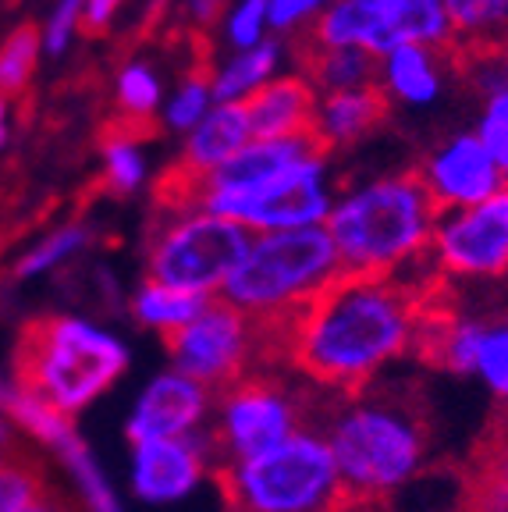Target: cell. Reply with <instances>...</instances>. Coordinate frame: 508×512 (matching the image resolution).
<instances>
[{
    "mask_svg": "<svg viewBox=\"0 0 508 512\" xmlns=\"http://www.w3.org/2000/svg\"><path fill=\"white\" fill-rule=\"evenodd\" d=\"M427 313V296L405 281L342 274L270 338L313 388L345 395L370 388L384 370L420 349Z\"/></svg>",
    "mask_w": 508,
    "mask_h": 512,
    "instance_id": "obj_1",
    "label": "cell"
},
{
    "mask_svg": "<svg viewBox=\"0 0 508 512\" xmlns=\"http://www.w3.org/2000/svg\"><path fill=\"white\" fill-rule=\"evenodd\" d=\"M437 207L416 171H377L338 185L324 228L345 274H384L427 296ZM437 274V271H434Z\"/></svg>",
    "mask_w": 508,
    "mask_h": 512,
    "instance_id": "obj_2",
    "label": "cell"
},
{
    "mask_svg": "<svg viewBox=\"0 0 508 512\" xmlns=\"http://www.w3.org/2000/svg\"><path fill=\"white\" fill-rule=\"evenodd\" d=\"M349 509L381 505L420 480L430 459L420 409L395 392L359 388L331 402L320 420Z\"/></svg>",
    "mask_w": 508,
    "mask_h": 512,
    "instance_id": "obj_3",
    "label": "cell"
},
{
    "mask_svg": "<svg viewBox=\"0 0 508 512\" xmlns=\"http://www.w3.org/2000/svg\"><path fill=\"white\" fill-rule=\"evenodd\" d=\"M128 367L132 349L114 328L82 313H54L25 335L15 384L75 420L114 392Z\"/></svg>",
    "mask_w": 508,
    "mask_h": 512,
    "instance_id": "obj_4",
    "label": "cell"
},
{
    "mask_svg": "<svg viewBox=\"0 0 508 512\" xmlns=\"http://www.w3.org/2000/svg\"><path fill=\"white\" fill-rule=\"evenodd\" d=\"M342 274V260L324 224L256 232L249 235L246 253L239 256L221 296L260 328L278 331Z\"/></svg>",
    "mask_w": 508,
    "mask_h": 512,
    "instance_id": "obj_5",
    "label": "cell"
},
{
    "mask_svg": "<svg viewBox=\"0 0 508 512\" xmlns=\"http://www.w3.org/2000/svg\"><path fill=\"white\" fill-rule=\"evenodd\" d=\"M235 512H345L342 477L320 427H299L256 456L217 466Z\"/></svg>",
    "mask_w": 508,
    "mask_h": 512,
    "instance_id": "obj_6",
    "label": "cell"
},
{
    "mask_svg": "<svg viewBox=\"0 0 508 512\" xmlns=\"http://www.w3.org/2000/svg\"><path fill=\"white\" fill-rule=\"evenodd\" d=\"M246 242L249 232L242 224L189 200H167L146 239V278L214 299L246 253Z\"/></svg>",
    "mask_w": 508,
    "mask_h": 512,
    "instance_id": "obj_7",
    "label": "cell"
},
{
    "mask_svg": "<svg viewBox=\"0 0 508 512\" xmlns=\"http://www.w3.org/2000/svg\"><path fill=\"white\" fill-rule=\"evenodd\" d=\"M299 427H310V402L306 392L274 374H246L221 388L210 416V441H214L217 466L256 456L278 445Z\"/></svg>",
    "mask_w": 508,
    "mask_h": 512,
    "instance_id": "obj_8",
    "label": "cell"
},
{
    "mask_svg": "<svg viewBox=\"0 0 508 512\" xmlns=\"http://www.w3.org/2000/svg\"><path fill=\"white\" fill-rule=\"evenodd\" d=\"M164 342L171 367L221 392L231 381L253 374L256 356L267 345H274V338L239 306H231L224 296H214L199 306V313L185 328H178Z\"/></svg>",
    "mask_w": 508,
    "mask_h": 512,
    "instance_id": "obj_9",
    "label": "cell"
},
{
    "mask_svg": "<svg viewBox=\"0 0 508 512\" xmlns=\"http://www.w3.org/2000/svg\"><path fill=\"white\" fill-rule=\"evenodd\" d=\"M430 264L448 281L508 278V182L480 203L437 210Z\"/></svg>",
    "mask_w": 508,
    "mask_h": 512,
    "instance_id": "obj_10",
    "label": "cell"
},
{
    "mask_svg": "<svg viewBox=\"0 0 508 512\" xmlns=\"http://www.w3.org/2000/svg\"><path fill=\"white\" fill-rule=\"evenodd\" d=\"M420 352L455 377H473L491 399L508 406V317L427 313Z\"/></svg>",
    "mask_w": 508,
    "mask_h": 512,
    "instance_id": "obj_11",
    "label": "cell"
},
{
    "mask_svg": "<svg viewBox=\"0 0 508 512\" xmlns=\"http://www.w3.org/2000/svg\"><path fill=\"white\" fill-rule=\"evenodd\" d=\"M217 473V452L207 434L153 438L128 445V495L143 505H175L196 495Z\"/></svg>",
    "mask_w": 508,
    "mask_h": 512,
    "instance_id": "obj_12",
    "label": "cell"
},
{
    "mask_svg": "<svg viewBox=\"0 0 508 512\" xmlns=\"http://www.w3.org/2000/svg\"><path fill=\"white\" fill-rule=\"evenodd\" d=\"M217 392L196 377L182 374L167 363L164 370L150 374L139 392L132 395V406L125 413V438L153 441V438H189V434H207L210 416H214Z\"/></svg>",
    "mask_w": 508,
    "mask_h": 512,
    "instance_id": "obj_13",
    "label": "cell"
},
{
    "mask_svg": "<svg viewBox=\"0 0 508 512\" xmlns=\"http://www.w3.org/2000/svg\"><path fill=\"white\" fill-rule=\"evenodd\" d=\"M413 171L420 175L423 189H427L437 210L480 203L508 182L505 171L498 168V160L487 153V146L480 143L473 128L469 132H452L441 143H434L423 153L420 168Z\"/></svg>",
    "mask_w": 508,
    "mask_h": 512,
    "instance_id": "obj_14",
    "label": "cell"
},
{
    "mask_svg": "<svg viewBox=\"0 0 508 512\" xmlns=\"http://www.w3.org/2000/svg\"><path fill=\"white\" fill-rule=\"evenodd\" d=\"M374 86L381 89L384 104L398 111H427L441 104L452 86V61L448 50L423 47V43H398L377 57Z\"/></svg>",
    "mask_w": 508,
    "mask_h": 512,
    "instance_id": "obj_15",
    "label": "cell"
},
{
    "mask_svg": "<svg viewBox=\"0 0 508 512\" xmlns=\"http://www.w3.org/2000/svg\"><path fill=\"white\" fill-rule=\"evenodd\" d=\"M388 118V104L377 86H359V89H334V93H320L317 107H313V125L310 136L324 153H342L370 139Z\"/></svg>",
    "mask_w": 508,
    "mask_h": 512,
    "instance_id": "obj_16",
    "label": "cell"
},
{
    "mask_svg": "<svg viewBox=\"0 0 508 512\" xmlns=\"http://www.w3.org/2000/svg\"><path fill=\"white\" fill-rule=\"evenodd\" d=\"M253 125H249L246 104H221L217 100L207 111V118L199 121L192 132L182 136V150H178V168L171 182H192L221 164H228L246 143H253Z\"/></svg>",
    "mask_w": 508,
    "mask_h": 512,
    "instance_id": "obj_17",
    "label": "cell"
},
{
    "mask_svg": "<svg viewBox=\"0 0 508 512\" xmlns=\"http://www.w3.org/2000/svg\"><path fill=\"white\" fill-rule=\"evenodd\" d=\"M317 89L302 75V68H288L274 82L260 89L253 100H246L249 125L256 139H292L310 136Z\"/></svg>",
    "mask_w": 508,
    "mask_h": 512,
    "instance_id": "obj_18",
    "label": "cell"
},
{
    "mask_svg": "<svg viewBox=\"0 0 508 512\" xmlns=\"http://www.w3.org/2000/svg\"><path fill=\"white\" fill-rule=\"evenodd\" d=\"M281 72H288V40L267 36L253 47L224 50L210 68V86L221 104H246Z\"/></svg>",
    "mask_w": 508,
    "mask_h": 512,
    "instance_id": "obj_19",
    "label": "cell"
},
{
    "mask_svg": "<svg viewBox=\"0 0 508 512\" xmlns=\"http://www.w3.org/2000/svg\"><path fill=\"white\" fill-rule=\"evenodd\" d=\"M370 4L388 47L398 43H423L437 50L455 47L445 0H370Z\"/></svg>",
    "mask_w": 508,
    "mask_h": 512,
    "instance_id": "obj_20",
    "label": "cell"
},
{
    "mask_svg": "<svg viewBox=\"0 0 508 512\" xmlns=\"http://www.w3.org/2000/svg\"><path fill=\"white\" fill-rule=\"evenodd\" d=\"M203 303L207 299L192 296L185 288L164 285L157 278H143L132 288V296H128V313H132V320L139 328L153 331L160 338H171L178 328H185L196 317Z\"/></svg>",
    "mask_w": 508,
    "mask_h": 512,
    "instance_id": "obj_21",
    "label": "cell"
},
{
    "mask_svg": "<svg viewBox=\"0 0 508 512\" xmlns=\"http://www.w3.org/2000/svg\"><path fill=\"white\" fill-rule=\"evenodd\" d=\"M93 246V228L86 221H68L57 224L50 232H43L36 242H29L22 256L15 260V278L18 281H40L50 274L64 271L68 264H75L86 249Z\"/></svg>",
    "mask_w": 508,
    "mask_h": 512,
    "instance_id": "obj_22",
    "label": "cell"
},
{
    "mask_svg": "<svg viewBox=\"0 0 508 512\" xmlns=\"http://www.w3.org/2000/svg\"><path fill=\"white\" fill-rule=\"evenodd\" d=\"M167 82L150 57H128L114 72V107L128 125H146L160 114Z\"/></svg>",
    "mask_w": 508,
    "mask_h": 512,
    "instance_id": "obj_23",
    "label": "cell"
},
{
    "mask_svg": "<svg viewBox=\"0 0 508 512\" xmlns=\"http://www.w3.org/2000/svg\"><path fill=\"white\" fill-rule=\"evenodd\" d=\"M302 75L313 82L317 93H334V89H359L374 86L377 57L366 50H317L302 47Z\"/></svg>",
    "mask_w": 508,
    "mask_h": 512,
    "instance_id": "obj_24",
    "label": "cell"
},
{
    "mask_svg": "<svg viewBox=\"0 0 508 512\" xmlns=\"http://www.w3.org/2000/svg\"><path fill=\"white\" fill-rule=\"evenodd\" d=\"M452 40L459 50H487L508 43V0H445Z\"/></svg>",
    "mask_w": 508,
    "mask_h": 512,
    "instance_id": "obj_25",
    "label": "cell"
},
{
    "mask_svg": "<svg viewBox=\"0 0 508 512\" xmlns=\"http://www.w3.org/2000/svg\"><path fill=\"white\" fill-rule=\"evenodd\" d=\"M54 459L64 466L68 480L75 484V491H79L86 512H121L118 491H114L111 477L104 473V466H100V459L93 456V448L86 445L82 434H75V438L64 441V445L54 452Z\"/></svg>",
    "mask_w": 508,
    "mask_h": 512,
    "instance_id": "obj_26",
    "label": "cell"
},
{
    "mask_svg": "<svg viewBox=\"0 0 508 512\" xmlns=\"http://www.w3.org/2000/svg\"><path fill=\"white\" fill-rule=\"evenodd\" d=\"M100 175L114 196H135L150 185V150L135 132L121 128L100 143Z\"/></svg>",
    "mask_w": 508,
    "mask_h": 512,
    "instance_id": "obj_27",
    "label": "cell"
},
{
    "mask_svg": "<svg viewBox=\"0 0 508 512\" xmlns=\"http://www.w3.org/2000/svg\"><path fill=\"white\" fill-rule=\"evenodd\" d=\"M217 104L214 86H210V72H185L167 86L164 107H160L157 121L171 136H185L199 121L207 118V111Z\"/></svg>",
    "mask_w": 508,
    "mask_h": 512,
    "instance_id": "obj_28",
    "label": "cell"
},
{
    "mask_svg": "<svg viewBox=\"0 0 508 512\" xmlns=\"http://www.w3.org/2000/svg\"><path fill=\"white\" fill-rule=\"evenodd\" d=\"M43 61V43H40V29L22 25L0 43V93L15 100L18 93H25Z\"/></svg>",
    "mask_w": 508,
    "mask_h": 512,
    "instance_id": "obj_29",
    "label": "cell"
},
{
    "mask_svg": "<svg viewBox=\"0 0 508 512\" xmlns=\"http://www.w3.org/2000/svg\"><path fill=\"white\" fill-rule=\"evenodd\" d=\"M217 32H221L224 50L253 47V43L274 36L270 32V0H228V11H224Z\"/></svg>",
    "mask_w": 508,
    "mask_h": 512,
    "instance_id": "obj_30",
    "label": "cell"
},
{
    "mask_svg": "<svg viewBox=\"0 0 508 512\" xmlns=\"http://www.w3.org/2000/svg\"><path fill=\"white\" fill-rule=\"evenodd\" d=\"M40 495H47L43 473L29 459L4 452L0 456V512H22L25 505H32Z\"/></svg>",
    "mask_w": 508,
    "mask_h": 512,
    "instance_id": "obj_31",
    "label": "cell"
},
{
    "mask_svg": "<svg viewBox=\"0 0 508 512\" xmlns=\"http://www.w3.org/2000/svg\"><path fill=\"white\" fill-rule=\"evenodd\" d=\"M86 29V18H82V0H54L47 22L40 25V43L43 57H64L75 47V40Z\"/></svg>",
    "mask_w": 508,
    "mask_h": 512,
    "instance_id": "obj_32",
    "label": "cell"
},
{
    "mask_svg": "<svg viewBox=\"0 0 508 512\" xmlns=\"http://www.w3.org/2000/svg\"><path fill=\"white\" fill-rule=\"evenodd\" d=\"M473 132H477L480 143L487 146V153L498 160V168L508 178V93H487L480 100Z\"/></svg>",
    "mask_w": 508,
    "mask_h": 512,
    "instance_id": "obj_33",
    "label": "cell"
},
{
    "mask_svg": "<svg viewBox=\"0 0 508 512\" xmlns=\"http://www.w3.org/2000/svg\"><path fill=\"white\" fill-rule=\"evenodd\" d=\"M477 512H508V427L494 438L477 484Z\"/></svg>",
    "mask_w": 508,
    "mask_h": 512,
    "instance_id": "obj_34",
    "label": "cell"
},
{
    "mask_svg": "<svg viewBox=\"0 0 508 512\" xmlns=\"http://www.w3.org/2000/svg\"><path fill=\"white\" fill-rule=\"evenodd\" d=\"M334 0H270V32L278 40H306L320 15L331 8Z\"/></svg>",
    "mask_w": 508,
    "mask_h": 512,
    "instance_id": "obj_35",
    "label": "cell"
},
{
    "mask_svg": "<svg viewBox=\"0 0 508 512\" xmlns=\"http://www.w3.org/2000/svg\"><path fill=\"white\" fill-rule=\"evenodd\" d=\"M469 79L480 93H508V43L469 54Z\"/></svg>",
    "mask_w": 508,
    "mask_h": 512,
    "instance_id": "obj_36",
    "label": "cell"
},
{
    "mask_svg": "<svg viewBox=\"0 0 508 512\" xmlns=\"http://www.w3.org/2000/svg\"><path fill=\"white\" fill-rule=\"evenodd\" d=\"M228 11V0H182V15L185 22L192 25L196 32H207V29H217Z\"/></svg>",
    "mask_w": 508,
    "mask_h": 512,
    "instance_id": "obj_37",
    "label": "cell"
},
{
    "mask_svg": "<svg viewBox=\"0 0 508 512\" xmlns=\"http://www.w3.org/2000/svg\"><path fill=\"white\" fill-rule=\"evenodd\" d=\"M125 0H82V18H86L89 32H104L114 25V18L121 15Z\"/></svg>",
    "mask_w": 508,
    "mask_h": 512,
    "instance_id": "obj_38",
    "label": "cell"
},
{
    "mask_svg": "<svg viewBox=\"0 0 508 512\" xmlns=\"http://www.w3.org/2000/svg\"><path fill=\"white\" fill-rule=\"evenodd\" d=\"M11 125H15V107H11V96L0 93V150L11 143Z\"/></svg>",
    "mask_w": 508,
    "mask_h": 512,
    "instance_id": "obj_39",
    "label": "cell"
},
{
    "mask_svg": "<svg viewBox=\"0 0 508 512\" xmlns=\"http://www.w3.org/2000/svg\"><path fill=\"white\" fill-rule=\"evenodd\" d=\"M22 512H68V505H64L61 498H54V495H40L32 505H25Z\"/></svg>",
    "mask_w": 508,
    "mask_h": 512,
    "instance_id": "obj_40",
    "label": "cell"
},
{
    "mask_svg": "<svg viewBox=\"0 0 508 512\" xmlns=\"http://www.w3.org/2000/svg\"><path fill=\"white\" fill-rule=\"evenodd\" d=\"M164 8H171V0H150V11L157 15V11H164Z\"/></svg>",
    "mask_w": 508,
    "mask_h": 512,
    "instance_id": "obj_41",
    "label": "cell"
},
{
    "mask_svg": "<svg viewBox=\"0 0 508 512\" xmlns=\"http://www.w3.org/2000/svg\"><path fill=\"white\" fill-rule=\"evenodd\" d=\"M8 392H11V384L0 377V406H4V399H8Z\"/></svg>",
    "mask_w": 508,
    "mask_h": 512,
    "instance_id": "obj_42",
    "label": "cell"
},
{
    "mask_svg": "<svg viewBox=\"0 0 508 512\" xmlns=\"http://www.w3.org/2000/svg\"><path fill=\"white\" fill-rule=\"evenodd\" d=\"M381 512H388V509H381Z\"/></svg>",
    "mask_w": 508,
    "mask_h": 512,
    "instance_id": "obj_43",
    "label": "cell"
},
{
    "mask_svg": "<svg viewBox=\"0 0 508 512\" xmlns=\"http://www.w3.org/2000/svg\"><path fill=\"white\" fill-rule=\"evenodd\" d=\"M0 456H4V452H0Z\"/></svg>",
    "mask_w": 508,
    "mask_h": 512,
    "instance_id": "obj_44",
    "label": "cell"
},
{
    "mask_svg": "<svg viewBox=\"0 0 508 512\" xmlns=\"http://www.w3.org/2000/svg\"><path fill=\"white\" fill-rule=\"evenodd\" d=\"M345 512H349V509H345Z\"/></svg>",
    "mask_w": 508,
    "mask_h": 512,
    "instance_id": "obj_45",
    "label": "cell"
}]
</instances>
